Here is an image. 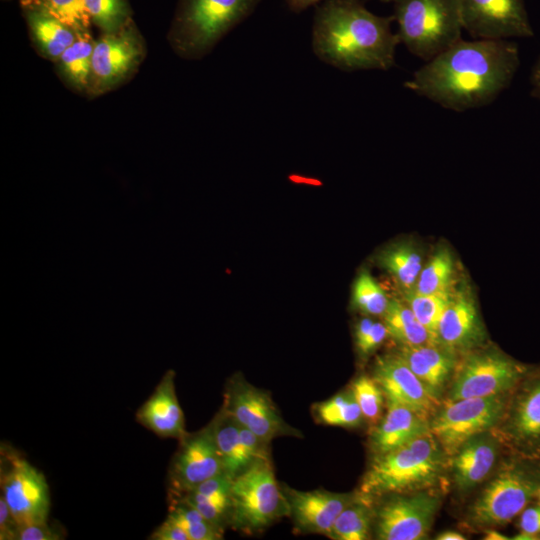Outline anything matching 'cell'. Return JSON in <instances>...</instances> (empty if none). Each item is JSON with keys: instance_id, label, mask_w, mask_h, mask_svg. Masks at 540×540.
<instances>
[{"instance_id": "1", "label": "cell", "mask_w": 540, "mask_h": 540, "mask_svg": "<svg viewBox=\"0 0 540 540\" xmlns=\"http://www.w3.org/2000/svg\"><path fill=\"white\" fill-rule=\"evenodd\" d=\"M519 64L518 47L510 40L461 38L426 61L404 87L463 112L493 102L511 84Z\"/></svg>"}, {"instance_id": "2", "label": "cell", "mask_w": 540, "mask_h": 540, "mask_svg": "<svg viewBox=\"0 0 540 540\" xmlns=\"http://www.w3.org/2000/svg\"><path fill=\"white\" fill-rule=\"evenodd\" d=\"M393 21V16L374 14L360 0H325L314 13L312 50L342 71L389 70L400 44Z\"/></svg>"}, {"instance_id": "3", "label": "cell", "mask_w": 540, "mask_h": 540, "mask_svg": "<svg viewBox=\"0 0 540 540\" xmlns=\"http://www.w3.org/2000/svg\"><path fill=\"white\" fill-rule=\"evenodd\" d=\"M260 0H179L170 31L183 57L209 52L228 32L250 16Z\"/></svg>"}, {"instance_id": "4", "label": "cell", "mask_w": 540, "mask_h": 540, "mask_svg": "<svg viewBox=\"0 0 540 540\" xmlns=\"http://www.w3.org/2000/svg\"><path fill=\"white\" fill-rule=\"evenodd\" d=\"M400 44L429 61L462 38L460 0H392Z\"/></svg>"}, {"instance_id": "5", "label": "cell", "mask_w": 540, "mask_h": 540, "mask_svg": "<svg viewBox=\"0 0 540 540\" xmlns=\"http://www.w3.org/2000/svg\"><path fill=\"white\" fill-rule=\"evenodd\" d=\"M442 459L432 432L387 453L376 455L365 472L360 495L371 500L430 484L439 475Z\"/></svg>"}, {"instance_id": "6", "label": "cell", "mask_w": 540, "mask_h": 540, "mask_svg": "<svg viewBox=\"0 0 540 540\" xmlns=\"http://www.w3.org/2000/svg\"><path fill=\"white\" fill-rule=\"evenodd\" d=\"M284 516H289V506L271 460L258 461L233 478L231 527L252 535Z\"/></svg>"}, {"instance_id": "7", "label": "cell", "mask_w": 540, "mask_h": 540, "mask_svg": "<svg viewBox=\"0 0 540 540\" xmlns=\"http://www.w3.org/2000/svg\"><path fill=\"white\" fill-rule=\"evenodd\" d=\"M1 495L20 524L47 521L51 499L44 474L18 453L1 448Z\"/></svg>"}, {"instance_id": "8", "label": "cell", "mask_w": 540, "mask_h": 540, "mask_svg": "<svg viewBox=\"0 0 540 540\" xmlns=\"http://www.w3.org/2000/svg\"><path fill=\"white\" fill-rule=\"evenodd\" d=\"M540 488V470L512 465L489 483L471 510L478 525H503L522 512Z\"/></svg>"}, {"instance_id": "9", "label": "cell", "mask_w": 540, "mask_h": 540, "mask_svg": "<svg viewBox=\"0 0 540 540\" xmlns=\"http://www.w3.org/2000/svg\"><path fill=\"white\" fill-rule=\"evenodd\" d=\"M504 408L501 395L451 401L433 418L430 431L445 453L455 455L464 443L493 426Z\"/></svg>"}, {"instance_id": "10", "label": "cell", "mask_w": 540, "mask_h": 540, "mask_svg": "<svg viewBox=\"0 0 540 540\" xmlns=\"http://www.w3.org/2000/svg\"><path fill=\"white\" fill-rule=\"evenodd\" d=\"M221 408L268 444L280 436H301V431L284 421L270 394L242 376L236 375L227 383Z\"/></svg>"}, {"instance_id": "11", "label": "cell", "mask_w": 540, "mask_h": 540, "mask_svg": "<svg viewBox=\"0 0 540 540\" xmlns=\"http://www.w3.org/2000/svg\"><path fill=\"white\" fill-rule=\"evenodd\" d=\"M463 30L473 39L533 36L523 0H460Z\"/></svg>"}, {"instance_id": "12", "label": "cell", "mask_w": 540, "mask_h": 540, "mask_svg": "<svg viewBox=\"0 0 540 540\" xmlns=\"http://www.w3.org/2000/svg\"><path fill=\"white\" fill-rule=\"evenodd\" d=\"M528 368L501 353L471 356L460 370L450 400L501 395L517 387Z\"/></svg>"}, {"instance_id": "13", "label": "cell", "mask_w": 540, "mask_h": 540, "mask_svg": "<svg viewBox=\"0 0 540 540\" xmlns=\"http://www.w3.org/2000/svg\"><path fill=\"white\" fill-rule=\"evenodd\" d=\"M142 54L141 40L132 21L116 32L103 33L94 43L92 91L103 93L121 83L138 66Z\"/></svg>"}, {"instance_id": "14", "label": "cell", "mask_w": 540, "mask_h": 540, "mask_svg": "<svg viewBox=\"0 0 540 540\" xmlns=\"http://www.w3.org/2000/svg\"><path fill=\"white\" fill-rule=\"evenodd\" d=\"M179 442L169 469L170 495L187 492L225 472L210 423L197 432L187 433Z\"/></svg>"}, {"instance_id": "15", "label": "cell", "mask_w": 540, "mask_h": 540, "mask_svg": "<svg viewBox=\"0 0 540 540\" xmlns=\"http://www.w3.org/2000/svg\"><path fill=\"white\" fill-rule=\"evenodd\" d=\"M438 499L430 494L394 497L376 513V538L380 540L424 539L431 527Z\"/></svg>"}, {"instance_id": "16", "label": "cell", "mask_w": 540, "mask_h": 540, "mask_svg": "<svg viewBox=\"0 0 540 540\" xmlns=\"http://www.w3.org/2000/svg\"><path fill=\"white\" fill-rule=\"evenodd\" d=\"M289 506V516L300 533L321 534L329 537L331 529L344 508L355 495L335 493L325 489L300 491L282 486Z\"/></svg>"}, {"instance_id": "17", "label": "cell", "mask_w": 540, "mask_h": 540, "mask_svg": "<svg viewBox=\"0 0 540 540\" xmlns=\"http://www.w3.org/2000/svg\"><path fill=\"white\" fill-rule=\"evenodd\" d=\"M387 403L408 407L428 418L437 402L398 355L378 357L373 376Z\"/></svg>"}, {"instance_id": "18", "label": "cell", "mask_w": 540, "mask_h": 540, "mask_svg": "<svg viewBox=\"0 0 540 540\" xmlns=\"http://www.w3.org/2000/svg\"><path fill=\"white\" fill-rule=\"evenodd\" d=\"M517 387L507 433L518 450L536 458L540 456V371L528 369Z\"/></svg>"}, {"instance_id": "19", "label": "cell", "mask_w": 540, "mask_h": 540, "mask_svg": "<svg viewBox=\"0 0 540 540\" xmlns=\"http://www.w3.org/2000/svg\"><path fill=\"white\" fill-rule=\"evenodd\" d=\"M139 424L161 438L181 440L187 434L185 418L175 390V373L168 370L150 397L138 408Z\"/></svg>"}, {"instance_id": "20", "label": "cell", "mask_w": 540, "mask_h": 540, "mask_svg": "<svg viewBox=\"0 0 540 540\" xmlns=\"http://www.w3.org/2000/svg\"><path fill=\"white\" fill-rule=\"evenodd\" d=\"M428 432L427 417L408 407L387 403L386 414L372 429L370 444L375 456L381 455Z\"/></svg>"}, {"instance_id": "21", "label": "cell", "mask_w": 540, "mask_h": 540, "mask_svg": "<svg viewBox=\"0 0 540 540\" xmlns=\"http://www.w3.org/2000/svg\"><path fill=\"white\" fill-rule=\"evenodd\" d=\"M480 336V323L474 302L464 292L452 294L438 327V342L446 348L471 345Z\"/></svg>"}, {"instance_id": "22", "label": "cell", "mask_w": 540, "mask_h": 540, "mask_svg": "<svg viewBox=\"0 0 540 540\" xmlns=\"http://www.w3.org/2000/svg\"><path fill=\"white\" fill-rule=\"evenodd\" d=\"M21 6L30 35L38 51L46 58L57 61L75 41L78 32L38 7Z\"/></svg>"}, {"instance_id": "23", "label": "cell", "mask_w": 540, "mask_h": 540, "mask_svg": "<svg viewBox=\"0 0 540 540\" xmlns=\"http://www.w3.org/2000/svg\"><path fill=\"white\" fill-rule=\"evenodd\" d=\"M437 399L452 369V360L437 345H402L397 354Z\"/></svg>"}, {"instance_id": "24", "label": "cell", "mask_w": 540, "mask_h": 540, "mask_svg": "<svg viewBox=\"0 0 540 540\" xmlns=\"http://www.w3.org/2000/svg\"><path fill=\"white\" fill-rule=\"evenodd\" d=\"M496 451L488 439L473 437L464 443L453 459L456 484L467 489L482 481L495 463Z\"/></svg>"}, {"instance_id": "25", "label": "cell", "mask_w": 540, "mask_h": 540, "mask_svg": "<svg viewBox=\"0 0 540 540\" xmlns=\"http://www.w3.org/2000/svg\"><path fill=\"white\" fill-rule=\"evenodd\" d=\"M210 425L223 459L224 470L231 478L254 464L242 444L240 425L229 413L220 408Z\"/></svg>"}, {"instance_id": "26", "label": "cell", "mask_w": 540, "mask_h": 540, "mask_svg": "<svg viewBox=\"0 0 540 540\" xmlns=\"http://www.w3.org/2000/svg\"><path fill=\"white\" fill-rule=\"evenodd\" d=\"M94 43L89 31L79 32L75 41L56 61L63 79L78 91L90 88Z\"/></svg>"}, {"instance_id": "27", "label": "cell", "mask_w": 540, "mask_h": 540, "mask_svg": "<svg viewBox=\"0 0 540 540\" xmlns=\"http://www.w3.org/2000/svg\"><path fill=\"white\" fill-rule=\"evenodd\" d=\"M388 335L402 345L421 346L437 345L438 341L418 321L407 305L397 299L389 300L383 314Z\"/></svg>"}, {"instance_id": "28", "label": "cell", "mask_w": 540, "mask_h": 540, "mask_svg": "<svg viewBox=\"0 0 540 540\" xmlns=\"http://www.w3.org/2000/svg\"><path fill=\"white\" fill-rule=\"evenodd\" d=\"M378 263L405 289L411 290L422 270V258L415 246L398 243L384 249Z\"/></svg>"}, {"instance_id": "29", "label": "cell", "mask_w": 540, "mask_h": 540, "mask_svg": "<svg viewBox=\"0 0 540 540\" xmlns=\"http://www.w3.org/2000/svg\"><path fill=\"white\" fill-rule=\"evenodd\" d=\"M371 500L359 495L337 517L329 538L334 540H366L370 536L374 512Z\"/></svg>"}, {"instance_id": "30", "label": "cell", "mask_w": 540, "mask_h": 540, "mask_svg": "<svg viewBox=\"0 0 540 540\" xmlns=\"http://www.w3.org/2000/svg\"><path fill=\"white\" fill-rule=\"evenodd\" d=\"M316 421L329 426L354 427L363 419L352 391L341 392L313 406Z\"/></svg>"}, {"instance_id": "31", "label": "cell", "mask_w": 540, "mask_h": 540, "mask_svg": "<svg viewBox=\"0 0 540 540\" xmlns=\"http://www.w3.org/2000/svg\"><path fill=\"white\" fill-rule=\"evenodd\" d=\"M453 271L452 254L445 247L438 248L421 270L414 287L409 291L421 295L449 291Z\"/></svg>"}, {"instance_id": "32", "label": "cell", "mask_w": 540, "mask_h": 540, "mask_svg": "<svg viewBox=\"0 0 540 540\" xmlns=\"http://www.w3.org/2000/svg\"><path fill=\"white\" fill-rule=\"evenodd\" d=\"M406 303L418 321L438 341V327L441 317L448 306L452 293L450 291L421 295L406 291ZM439 343V342H438Z\"/></svg>"}, {"instance_id": "33", "label": "cell", "mask_w": 540, "mask_h": 540, "mask_svg": "<svg viewBox=\"0 0 540 540\" xmlns=\"http://www.w3.org/2000/svg\"><path fill=\"white\" fill-rule=\"evenodd\" d=\"M21 5L38 7L78 33L92 23L85 0H21Z\"/></svg>"}, {"instance_id": "34", "label": "cell", "mask_w": 540, "mask_h": 540, "mask_svg": "<svg viewBox=\"0 0 540 540\" xmlns=\"http://www.w3.org/2000/svg\"><path fill=\"white\" fill-rule=\"evenodd\" d=\"M91 22L103 33H113L131 19V8L127 0H85Z\"/></svg>"}, {"instance_id": "35", "label": "cell", "mask_w": 540, "mask_h": 540, "mask_svg": "<svg viewBox=\"0 0 540 540\" xmlns=\"http://www.w3.org/2000/svg\"><path fill=\"white\" fill-rule=\"evenodd\" d=\"M389 300L376 280L362 271L356 278L352 289V304L363 313L383 315Z\"/></svg>"}, {"instance_id": "36", "label": "cell", "mask_w": 540, "mask_h": 540, "mask_svg": "<svg viewBox=\"0 0 540 540\" xmlns=\"http://www.w3.org/2000/svg\"><path fill=\"white\" fill-rule=\"evenodd\" d=\"M351 391L361 409L363 419L375 426L382 418L384 394L373 377L362 375L352 383Z\"/></svg>"}, {"instance_id": "37", "label": "cell", "mask_w": 540, "mask_h": 540, "mask_svg": "<svg viewBox=\"0 0 540 540\" xmlns=\"http://www.w3.org/2000/svg\"><path fill=\"white\" fill-rule=\"evenodd\" d=\"M387 335L384 323L363 318L355 328V343L359 353L363 356L371 354L382 344Z\"/></svg>"}, {"instance_id": "38", "label": "cell", "mask_w": 540, "mask_h": 540, "mask_svg": "<svg viewBox=\"0 0 540 540\" xmlns=\"http://www.w3.org/2000/svg\"><path fill=\"white\" fill-rule=\"evenodd\" d=\"M62 534L47 521L20 524L16 540H59Z\"/></svg>"}, {"instance_id": "39", "label": "cell", "mask_w": 540, "mask_h": 540, "mask_svg": "<svg viewBox=\"0 0 540 540\" xmlns=\"http://www.w3.org/2000/svg\"><path fill=\"white\" fill-rule=\"evenodd\" d=\"M19 523L4 497L0 495V540H16Z\"/></svg>"}, {"instance_id": "40", "label": "cell", "mask_w": 540, "mask_h": 540, "mask_svg": "<svg viewBox=\"0 0 540 540\" xmlns=\"http://www.w3.org/2000/svg\"><path fill=\"white\" fill-rule=\"evenodd\" d=\"M150 540H190L184 529L174 521L166 519L155 528L149 536Z\"/></svg>"}, {"instance_id": "41", "label": "cell", "mask_w": 540, "mask_h": 540, "mask_svg": "<svg viewBox=\"0 0 540 540\" xmlns=\"http://www.w3.org/2000/svg\"><path fill=\"white\" fill-rule=\"evenodd\" d=\"M521 533L539 539L540 534V505L524 509L519 520Z\"/></svg>"}, {"instance_id": "42", "label": "cell", "mask_w": 540, "mask_h": 540, "mask_svg": "<svg viewBox=\"0 0 540 540\" xmlns=\"http://www.w3.org/2000/svg\"><path fill=\"white\" fill-rule=\"evenodd\" d=\"M288 8L293 12H302L312 5L319 4L325 0H285Z\"/></svg>"}, {"instance_id": "43", "label": "cell", "mask_w": 540, "mask_h": 540, "mask_svg": "<svg viewBox=\"0 0 540 540\" xmlns=\"http://www.w3.org/2000/svg\"><path fill=\"white\" fill-rule=\"evenodd\" d=\"M531 83H532V94L540 99V58L535 65L532 76H531Z\"/></svg>"}, {"instance_id": "44", "label": "cell", "mask_w": 540, "mask_h": 540, "mask_svg": "<svg viewBox=\"0 0 540 540\" xmlns=\"http://www.w3.org/2000/svg\"><path fill=\"white\" fill-rule=\"evenodd\" d=\"M436 539L438 540H464L465 537L454 531H445L437 535Z\"/></svg>"}, {"instance_id": "45", "label": "cell", "mask_w": 540, "mask_h": 540, "mask_svg": "<svg viewBox=\"0 0 540 540\" xmlns=\"http://www.w3.org/2000/svg\"><path fill=\"white\" fill-rule=\"evenodd\" d=\"M486 537H484V539H487V540H507L509 539L508 537H506L505 535L495 531V530H489L487 531Z\"/></svg>"}, {"instance_id": "46", "label": "cell", "mask_w": 540, "mask_h": 540, "mask_svg": "<svg viewBox=\"0 0 540 540\" xmlns=\"http://www.w3.org/2000/svg\"><path fill=\"white\" fill-rule=\"evenodd\" d=\"M383 2H391L392 0H381Z\"/></svg>"}, {"instance_id": "47", "label": "cell", "mask_w": 540, "mask_h": 540, "mask_svg": "<svg viewBox=\"0 0 540 540\" xmlns=\"http://www.w3.org/2000/svg\"><path fill=\"white\" fill-rule=\"evenodd\" d=\"M540 539V538H539Z\"/></svg>"}]
</instances>
